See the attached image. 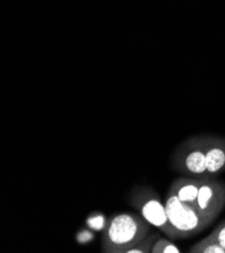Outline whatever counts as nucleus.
Returning <instances> with one entry per match:
<instances>
[{
	"label": "nucleus",
	"instance_id": "obj_4",
	"mask_svg": "<svg viewBox=\"0 0 225 253\" xmlns=\"http://www.w3.org/2000/svg\"><path fill=\"white\" fill-rule=\"evenodd\" d=\"M172 169L193 178H208L204 135L192 136L183 141L173 153Z\"/></svg>",
	"mask_w": 225,
	"mask_h": 253
},
{
	"label": "nucleus",
	"instance_id": "obj_8",
	"mask_svg": "<svg viewBox=\"0 0 225 253\" xmlns=\"http://www.w3.org/2000/svg\"><path fill=\"white\" fill-rule=\"evenodd\" d=\"M190 253H225V249L207 236L189 248Z\"/></svg>",
	"mask_w": 225,
	"mask_h": 253
},
{
	"label": "nucleus",
	"instance_id": "obj_5",
	"mask_svg": "<svg viewBox=\"0 0 225 253\" xmlns=\"http://www.w3.org/2000/svg\"><path fill=\"white\" fill-rule=\"evenodd\" d=\"M195 208L214 221L225 208V184L212 176L201 178Z\"/></svg>",
	"mask_w": 225,
	"mask_h": 253
},
{
	"label": "nucleus",
	"instance_id": "obj_6",
	"mask_svg": "<svg viewBox=\"0 0 225 253\" xmlns=\"http://www.w3.org/2000/svg\"><path fill=\"white\" fill-rule=\"evenodd\" d=\"M204 135V149L208 176L225 170V137L213 134Z\"/></svg>",
	"mask_w": 225,
	"mask_h": 253
},
{
	"label": "nucleus",
	"instance_id": "obj_2",
	"mask_svg": "<svg viewBox=\"0 0 225 253\" xmlns=\"http://www.w3.org/2000/svg\"><path fill=\"white\" fill-rule=\"evenodd\" d=\"M165 206L169 221L177 234V239L192 237L203 231L213 222L194 206L184 203L170 192L167 194Z\"/></svg>",
	"mask_w": 225,
	"mask_h": 253
},
{
	"label": "nucleus",
	"instance_id": "obj_1",
	"mask_svg": "<svg viewBox=\"0 0 225 253\" xmlns=\"http://www.w3.org/2000/svg\"><path fill=\"white\" fill-rule=\"evenodd\" d=\"M151 230V225L140 214L120 213L111 218L102 236L104 253H128Z\"/></svg>",
	"mask_w": 225,
	"mask_h": 253
},
{
	"label": "nucleus",
	"instance_id": "obj_3",
	"mask_svg": "<svg viewBox=\"0 0 225 253\" xmlns=\"http://www.w3.org/2000/svg\"><path fill=\"white\" fill-rule=\"evenodd\" d=\"M130 203L149 225L156 227L169 238L177 239V234L169 221L165 203L152 188L147 186L134 187Z\"/></svg>",
	"mask_w": 225,
	"mask_h": 253
},
{
	"label": "nucleus",
	"instance_id": "obj_7",
	"mask_svg": "<svg viewBox=\"0 0 225 253\" xmlns=\"http://www.w3.org/2000/svg\"><path fill=\"white\" fill-rule=\"evenodd\" d=\"M201 178H193V176H181L172 183L169 192L174 194L184 203L190 204L195 207L198 192L200 188Z\"/></svg>",
	"mask_w": 225,
	"mask_h": 253
},
{
	"label": "nucleus",
	"instance_id": "obj_11",
	"mask_svg": "<svg viewBox=\"0 0 225 253\" xmlns=\"http://www.w3.org/2000/svg\"><path fill=\"white\" fill-rule=\"evenodd\" d=\"M207 237L217 242L225 249V221L218 224L216 226V228L209 235H207Z\"/></svg>",
	"mask_w": 225,
	"mask_h": 253
},
{
	"label": "nucleus",
	"instance_id": "obj_10",
	"mask_svg": "<svg viewBox=\"0 0 225 253\" xmlns=\"http://www.w3.org/2000/svg\"><path fill=\"white\" fill-rule=\"evenodd\" d=\"M152 253H181V249L171 240L160 237L154 244Z\"/></svg>",
	"mask_w": 225,
	"mask_h": 253
},
{
	"label": "nucleus",
	"instance_id": "obj_9",
	"mask_svg": "<svg viewBox=\"0 0 225 253\" xmlns=\"http://www.w3.org/2000/svg\"><path fill=\"white\" fill-rule=\"evenodd\" d=\"M160 237L161 235L159 233H152V234L148 233L135 246L130 249L128 253H152V248Z\"/></svg>",
	"mask_w": 225,
	"mask_h": 253
}]
</instances>
